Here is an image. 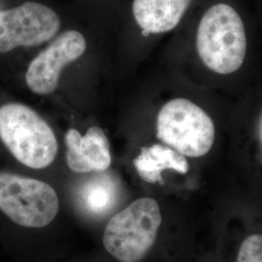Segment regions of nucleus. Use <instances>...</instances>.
Returning <instances> with one entry per match:
<instances>
[{
    "label": "nucleus",
    "instance_id": "obj_2",
    "mask_svg": "<svg viewBox=\"0 0 262 262\" xmlns=\"http://www.w3.org/2000/svg\"><path fill=\"white\" fill-rule=\"evenodd\" d=\"M0 139L13 157L29 168H46L57 154L52 127L25 104L0 107Z\"/></svg>",
    "mask_w": 262,
    "mask_h": 262
},
{
    "label": "nucleus",
    "instance_id": "obj_10",
    "mask_svg": "<svg viewBox=\"0 0 262 262\" xmlns=\"http://www.w3.org/2000/svg\"><path fill=\"white\" fill-rule=\"evenodd\" d=\"M137 174L149 184L162 182V173L167 170L187 174L189 164L187 158L166 145L154 144L143 147L133 160Z\"/></svg>",
    "mask_w": 262,
    "mask_h": 262
},
{
    "label": "nucleus",
    "instance_id": "obj_8",
    "mask_svg": "<svg viewBox=\"0 0 262 262\" xmlns=\"http://www.w3.org/2000/svg\"><path fill=\"white\" fill-rule=\"evenodd\" d=\"M66 162L76 173L103 172L110 167V143L98 126L90 127L85 134L71 128L66 135Z\"/></svg>",
    "mask_w": 262,
    "mask_h": 262
},
{
    "label": "nucleus",
    "instance_id": "obj_4",
    "mask_svg": "<svg viewBox=\"0 0 262 262\" xmlns=\"http://www.w3.org/2000/svg\"><path fill=\"white\" fill-rule=\"evenodd\" d=\"M157 137L186 158L198 159L212 150L215 126L210 115L187 98L164 104L157 117Z\"/></svg>",
    "mask_w": 262,
    "mask_h": 262
},
{
    "label": "nucleus",
    "instance_id": "obj_7",
    "mask_svg": "<svg viewBox=\"0 0 262 262\" xmlns=\"http://www.w3.org/2000/svg\"><path fill=\"white\" fill-rule=\"evenodd\" d=\"M86 42L76 30H67L38 54L28 66L26 82L34 94H53L59 82L61 70L84 55Z\"/></svg>",
    "mask_w": 262,
    "mask_h": 262
},
{
    "label": "nucleus",
    "instance_id": "obj_12",
    "mask_svg": "<svg viewBox=\"0 0 262 262\" xmlns=\"http://www.w3.org/2000/svg\"><path fill=\"white\" fill-rule=\"evenodd\" d=\"M236 262H262V234H252L244 240Z\"/></svg>",
    "mask_w": 262,
    "mask_h": 262
},
{
    "label": "nucleus",
    "instance_id": "obj_6",
    "mask_svg": "<svg viewBox=\"0 0 262 262\" xmlns=\"http://www.w3.org/2000/svg\"><path fill=\"white\" fill-rule=\"evenodd\" d=\"M60 19L56 12L37 2L0 11V54L18 47L38 46L56 35Z\"/></svg>",
    "mask_w": 262,
    "mask_h": 262
},
{
    "label": "nucleus",
    "instance_id": "obj_11",
    "mask_svg": "<svg viewBox=\"0 0 262 262\" xmlns=\"http://www.w3.org/2000/svg\"><path fill=\"white\" fill-rule=\"evenodd\" d=\"M119 195L117 184L109 176L88 180L79 191L80 203L91 215H103L112 210Z\"/></svg>",
    "mask_w": 262,
    "mask_h": 262
},
{
    "label": "nucleus",
    "instance_id": "obj_5",
    "mask_svg": "<svg viewBox=\"0 0 262 262\" xmlns=\"http://www.w3.org/2000/svg\"><path fill=\"white\" fill-rule=\"evenodd\" d=\"M59 211L56 190L36 179L0 171V212L27 228L50 225Z\"/></svg>",
    "mask_w": 262,
    "mask_h": 262
},
{
    "label": "nucleus",
    "instance_id": "obj_1",
    "mask_svg": "<svg viewBox=\"0 0 262 262\" xmlns=\"http://www.w3.org/2000/svg\"><path fill=\"white\" fill-rule=\"evenodd\" d=\"M197 55L203 66L219 75L237 72L248 50L243 16L233 3L215 0L202 11L195 32Z\"/></svg>",
    "mask_w": 262,
    "mask_h": 262
},
{
    "label": "nucleus",
    "instance_id": "obj_3",
    "mask_svg": "<svg viewBox=\"0 0 262 262\" xmlns=\"http://www.w3.org/2000/svg\"><path fill=\"white\" fill-rule=\"evenodd\" d=\"M161 223L159 203L139 198L111 217L104 230V248L118 261L139 262L156 243Z\"/></svg>",
    "mask_w": 262,
    "mask_h": 262
},
{
    "label": "nucleus",
    "instance_id": "obj_13",
    "mask_svg": "<svg viewBox=\"0 0 262 262\" xmlns=\"http://www.w3.org/2000/svg\"><path fill=\"white\" fill-rule=\"evenodd\" d=\"M257 137L260 143V147L262 150V112L258 118V122H257Z\"/></svg>",
    "mask_w": 262,
    "mask_h": 262
},
{
    "label": "nucleus",
    "instance_id": "obj_9",
    "mask_svg": "<svg viewBox=\"0 0 262 262\" xmlns=\"http://www.w3.org/2000/svg\"><path fill=\"white\" fill-rule=\"evenodd\" d=\"M193 0H133L132 14L144 34L166 33L177 28Z\"/></svg>",
    "mask_w": 262,
    "mask_h": 262
}]
</instances>
